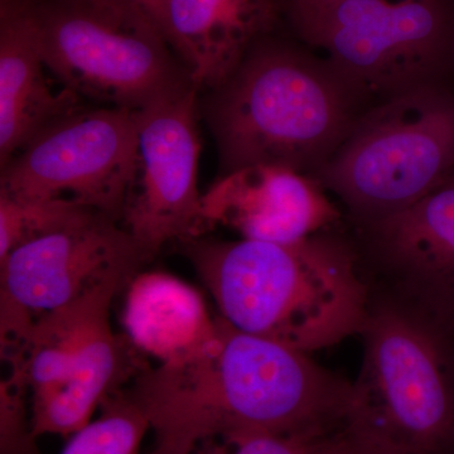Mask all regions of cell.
I'll use <instances>...</instances> for the list:
<instances>
[{
    "instance_id": "obj_1",
    "label": "cell",
    "mask_w": 454,
    "mask_h": 454,
    "mask_svg": "<svg viewBox=\"0 0 454 454\" xmlns=\"http://www.w3.org/2000/svg\"><path fill=\"white\" fill-rule=\"evenodd\" d=\"M219 318L207 348L145 367L125 389L153 432L148 454H191L207 442L330 434L345 427L349 382L309 354Z\"/></svg>"
},
{
    "instance_id": "obj_2",
    "label": "cell",
    "mask_w": 454,
    "mask_h": 454,
    "mask_svg": "<svg viewBox=\"0 0 454 454\" xmlns=\"http://www.w3.org/2000/svg\"><path fill=\"white\" fill-rule=\"evenodd\" d=\"M220 317L240 333L312 354L363 333L369 286L346 245L316 235L297 243L181 241Z\"/></svg>"
},
{
    "instance_id": "obj_3",
    "label": "cell",
    "mask_w": 454,
    "mask_h": 454,
    "mask_svg": "<svg viewBox=\"0 0 454 454\" xmlns=\"http://www.w3.org/2000/svg\"><path fill=\"white\" fill-rule=\"evenodd\" d=\"M349 88L331 66L262 38L202 106L223 173L254 164L303 173L325 160L354 125Z\"/></svg>"
},
{
    "instance_id": "obj_4",
    "label": "cell",
    "mask_w": 454,
    "mask_h": 454,
    "mask_svg": "<svg viewBox=\"0 0 454 454\" xmlns=\"http://www.w3.org/2000/svg\"><path fill=\"white\" fill-rule=\"evenodd\" d=\"M345 428L402 454H454V334L400 303H372Z\"/></svg>"
},
{
    "instance_id": "obj_5",
    "label": "cell",
    "mask_w": 454,
    "mask_h": 454,
    "mask_svg": "<svg viewBox=\"0 0 454 454\" xmlns=\"http://www.w3.org/2000/svg\"><path fill=\"white\" fill-rule=\"evenodd\" d=\"M44 64L64 89L140 109L191 80L164 33L128 0H35Z\"/></svg>"
},
{
    "instance_id": "obj_6",
    "label": "cell",
    "mask_w": 454,
    "mask_h": 454,
    "mask_svg": "<svg viewBox=\"0 0 454 454\" xmlns=\"http://www.w3.org/2000/svg\"><path fill=\"white\" fill-rule=\"evenodd\" d=\"M453 169L454 100L417 88L354 122L322 175L352 210L373 223L443 186Z\"/></svg>"
},
{
    "instance_id": "obj_7",
    "label": "cell",
    "mask_w": 454,
    "mask_h": 454,
    "mask_svg": "<svg viewBox=\"0 0 454 454\" xmlns=\"http://www.w3.org/2000/svg\"><path fill=\"white\" fill-rule=\"evenodd\" d=\"M138 160V109L66 114L2 166L0 195L64 200L121 223Z\"/></svg>"
},
{
    "instance_id": "obj_8",
    "label": "cell",
    "mask_w": 454,
    "mask_h": 454,
    "mask_svg": "<svg viewBox=\"0 0 454 454\" xmlns=\"http://www.w3.org/2000/svg\"><path fill=\"white\" fill-rule=\"evenodd\" d=\"M133 236L100 212L17 247L0 262L3 360L20 354L38 317L149 262Z\"/></svg>"
},
{
    "instance_id": "obj_9",
    "label": "cell",
    "mask_w": 454,
    "mask_h": 454,
    "mask_svg": "<svg viewBox=\"0 0 454 454\" xmlns=\"http://www.w3.org/2000/svg\"><path fill=\"white\" fill-rule=\"evenodd\" d=\"M351 88L413 89L450 35L443 0H340L297 22Z\"/></svg>"
},
{
    "instance_id": "obj_10",
    "label": "cell",
    "mask_w": 454,
    "mask_h": 454,
    "mask_svg": "<svg viewBox=\"0 0 454 454\" xmlns=\"http://www.w3.org/2000/svg\"><path fill=\"white\" fill-rule=\"evenodd\" d=\"M199 88L188 82L138 109V160L121 225L149 259L199 236Z\"/></svg>"
},
{
    "instance_id": "obj_11",
    "label": "cell",
    "mask_w": 454,
    "mask_h": 454,
    "mask_svg": "<svg viewBox=\"0 0 454 454\" xmlns=\"http://www.w3.org/2000/svg\"><path fill=\"white\" fill-rule=\"evenodd\" d=\"M339 219L313 179L286 167L254 164L223 173L202 193L197 238L223 226L247 240L297 243Z\"/></svg>"
},
{
    "instance_id": "obj_12",
    "label": "cell",
    "mask_w": 454,
    "mask_h": 454,
    "mask_svg": "<svg viewBox=\"0 0 454 454\" xmlns=\"http://www.w3.org/2000/svg\"><path fill=\"white\" fill-rule=\"evenodd\" d=\"M370 223L376 253L403 292L397 301L454 334V181Z\"/></svg>"
},
{
    "instance_id": "obj_13",
    "label": "cell",
    "mask_w": 454,
    "mask_h": 454,
    "mask_svg": "<svg viewBox=\"0 0 454 454\" xmlns=\"http://www.w3.org/2000/svg\"><path fill=\"white\" fill-rule=\"evenodd\" d=\"M283 0H167L170 47L199 90L217 88L276 25Z\"/></svg>"
},
{
    "instance_id": "obj_14",
    "label": "cell",
    "mask_w": 454,
    "mask_h": 454,
    "mask_svg": "<svg viewBox=\"0 0 454 454\" xmlns=\"http://www.w3.org/2000/svg\"><path fill=\"white\" fill-rule=\"evenodd\" d=\"M35 0H0V163H7L44 127L79 109L80 97L56 92L33 16Z\"/></svg>"
},
{
    "instance_id": "obj_15",
    "label": "cell",
    "mask_w": 454,
    "mask_h": 454,
    "mask_svg": "<svg viewBox=\"0 0 454 454\" xmlns=\"http://www.w3.org/2000/svg\"><path fill=\"white\" fill-rule=\"evenodd\" d=\"M148 366L129 336L114 333L110 316L104 317L86 337L65 381L49 396L31 403L35 437H71Z\"/></svg>"
},
{
    "instance_id": "obj_16",
    "label": "cell",
    "mask_w": 454,
    "mask_h": 454,
    "mask_svg": "<svg viewBox=\"0 0 454 454\" xmlns=\"http://www.w3.org/2000/svg\"><path fill=\"white\" fill-rule=\"evenodd\" d=\"M125 333L160 364L199 354L216 339L219 316L212 317L200 293L178 278L139 273L127 288Z\"/></svg>"
},
{
    "instance_id": "obj_17",
    "label": "cell",
    "mask_w": 454,
    "mask_h": 454,
    "mask_svg": "<svg viewBox=\"0 0 454 454\" xmlns=\"http://www.w3.org/2000/svg\"><path fill=\"white\" fill-rule=\"evenodd\" d=\"M100 409L97 419L71 435L61 454H142L151 426L125 390Z\"/></svg>"
},
{
    "instance_id": "obj_18",
    "label": "cell",
    "mask_w": 454,
    "mask_h": 454,
    "mask_svg": "<svg viewBox=\"0 0 454 454\" xmlns=\"http://www.w3.org/2000/svg\"><path fill=\"white\" fill-rule=\"evenodd\" d=\"M91 208L64 200L0 195V262L17 247L88 217Z\"/></svg>"
},
{
    "instance_id": "obj_19",
    "label": "cell",
    "mask_w": 454,
    "mask_h": 454,
    "mask_svg": "<svg viewBox=\"0 0 454 454\" xmlns=\"http://www.w3.org/2000/svg\"><path fill=\"white\" fill-rule=\"evenodd\" d=\"M28 399L31 393L25 376L9 369L0 384V454H41Z\"/></svg>"
},
{
    "instance_id": "obj_20",
    "label": "cell",
    "mask_w": 454,
    "mask_h": 454,
    "mask_svg": "<svg viewBox=\"0 0 454 454\" xmlns=\"http://www.w3.org/2000/svg\"><path fill=\"white\" fill-rule=\"evenodd\" d=\"M334 433L319 435H247L231 441H217L221 446L207 442L191 454H319L325 442Z\"/></svg>"
},
{
    "instance_id": "obj_21",
    "label": "cell",
    "mask_w": 454,
    "mask_h": 454,
    "mask_svg": "<svg viewBox=\"0 0 454 454\" xmlns=\"http://www.w3.org/2000/svg\"><path fill=\"white\" fill-rule=\"evenodd\" d=\"M319 454H402L387 450L366 439L358 437L348 429L343 428L334 433L325 442Z\"/></svg>"
},
{
    "instance_id": "obj_22",
    "label": "cell",
    "mask_w": 454,
    "mask_h": 454,
    "mask_svg": "<svg viewBox=\"0 0 454 454\" xmlns=\"http://www.w3.org/2000/svg\"><path fill=\"white\" fill-rule=\"evenodd\" d=\"M133 3L140 11L145 12L146 16L160 27V31L166 35V28H164V13H166L167 0H128Z\"/></svg>"
},
{
    "instance_id": "obj_23",
    "label": "cell",
    "mask_w": 454,
    "mask_h": 454,
    "mask_svg": "<svg viewBox=\"0 0 454 454\" xmlns=\"http://www.w3.org/2000/svg\"><path fill=\"white\" fill-rule=\"evenodd\" d=\"M450 179H452V181H454V175L452 176V178H450Z\"/></svg>"
}]
</instances>
